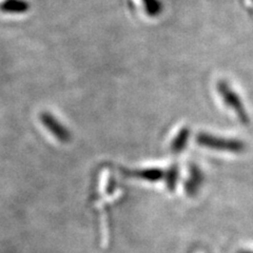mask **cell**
<instances>
[{"mask_svg": "<svg viewBox=\"0 0 253 253\" xmlns=\"http://www.w3.org/2000/svg\"><path fill=\"white\" fill-rule=\"evenodd\" d=\"M216 90L223 99L224 104L230 109L232 112L236 115L237 120L243 125H248L250 123V117L246 110V107L244 106L243 100L229 84L224 81H220L216 84Z\"/></svg>", "mask_w": 253, "mask_h": 253, "instance_id": "1", "label": "cell"}, {"mask_svg": "<svg viewBox=\"0 0 253 253\" xmlns=\"http://www.w3.org/2000/svg\"><path fill=\"white\" fill-rule=\"evenodd\" d=\"M196 142L202 147L216 151H225L230 153H242L246 145L242 140L234 138H226L214 136L208 133H199L196 136Z\"/></svg>", "mask_w": 253, "mask_h": 253, "instance_id": "2", "label": "cell"}, {"mask_svg": "<svg viewBox=\"0 0 253 253\" xmlns=\"http://www.w3.org/2000/svg\"><path fill=\"white\" fill-rule=\"evenodd\" d=\"M39 121L58 141L67 144L72 139V134L69 129H67L53 114L49 112H42L39 114Z\"/></svg>", "mask_w": 253, "mask_h": 253, "instance_id": "3", "label": "cell"}, {"mask_svg": "<svg viewBox=\"0 0 253 253\" xmlns=\"http://www.w3.org/2000/svg\"><path fill=\"white\" fill-rule=\"evenodd\" d=\"M122 172L126 176L131 178H137L147 181H158L161 179H165L166 173L160 168H148L142 170H126L123 169Z\"/></svg>", "mask_w": 253, "mask_h": 253, "instance_id": "4", "label": "cell"}, {"mask_svg": "<svg viewBox=\"0 0 253 253\" xmlns=\"http://www.w3.org/2000/svg\"><path fill=\"white\" fill-rule=\"evenodd\" d=\"M204 181V174L196 166H191L190 168L189 178L185 184V191L188 196L193 197L196 195Z\"/></svg>", "mask_w": 253, "mask_h": 253, "instance_id": "5", "label": "cell"}, {"mask_svg": "<svg viewBox=\"0 0 253 253\" xmlns=\"http://www.w3.org/2000/svg\"><path fill=\"white\" fill-rule=\"evenodd\" d=\"M189 136H190V129L188 126H184L183 129H180L176 134V136L173 138L171 142V146H170L171 152L174 154H178L183 152L185 148L187 147Z\"/></svg>", "mask_w": 253, "mask_h": 253, "instance_id": "6", "label": "cell"}, {"mask_svg": "<svg viewBox=\"0 0 253 253\" xmlns=\"http://www.w3.org/2000/svg\"><path fill=\"white\" fill-rule=\"evenodd\" d=\"M2 11L10 13H20L28 10V4L25 1L20 0H9L2 4Z\"/></svg>", "mask_w": 253, "mask_h": 253, "instance_id": "7", "label": "cell"}, {"mask_svg": "<svg viewBox=\"0 0 253 253\" xmlns=\"http://www.w3.org/2000/svg\"><path fill=\"white\" fill-rule=\"evenodd\" d=\"M177 179H178V168L176 166H173V167H171L167 172V174L165 175L166 185H167V188L170 190V191H173V190L175 189Z\"/></svg>", "mask_w": 253, "mask_h": 253, "instance_id": "8", "label": "cell"}, {"mask_svg": "<svg viewBox=\"0 0 253 253\" xmlns=\"http://www.w3.org/2000/svg\"><path fill=\"white\" fill-rule=\"evenodd\" d=\"M144 1V0H142ZM145 4H146V10L148 11L149 14L154 15L157 14L161 11V4L157 0H145Z\"/></svg>", "mask_w": 253, "mask_h": 253, "instance_id": "9", "label": "cell"}, {"mask_svg": "<svg viewBox=\"0 0 253 253\" xmlns=\"http://www.w3.org/2000/svg\"><path fill=\"white\" fill-rule=\"evenodd\" d=\"M239 253H253V251H251V250H241Z\"/></svg>", "mask_w": 253, "mask_h": 253, "instance_id": "10", "label": "cell"}]
</instances>
